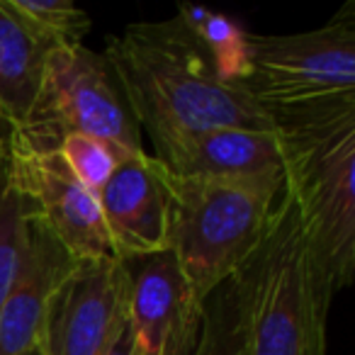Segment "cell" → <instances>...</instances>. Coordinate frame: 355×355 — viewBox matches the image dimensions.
Returning a JSON list of instances; mask_svg holds the SVG:
<instances>
[{
  "label": "cell",
  "mask_w": 355,
  "mask_h": 355,
  "mask_svg": "<svg viewBox=\"0 0 355 355\" xmlns=\"http://www.w3.org/2000/svg\"><path fill=\"white\" fill-rule=\"evenodd\" d=\"M73 266L66 248L32 219L22 266L0 304V355H30L40 345L49 302Z\"/></svg>",
  "instance_id": "cell-12"
},
{
  "label": "cell",
  "mask_w": 355,
  "mask_h": 355,
  "mask_svg": "<svg viewBox=\"0 0 355 355\" xmlns=\"http://www.w3.org/2000/svg\"><path fill=\"white\" fill-rule=\"evenodd\" d=\"M51 49L8 0H0V124L6 132L17 129L30 114Z\"/></svg>",
  "instance_id": "cell-13"
},
{
  "label": "cell",
  "mask_w": 355,
  "mask_h": 355,
  "mask_svg": "<svg viewBox=\"0 0 355 355\" xmlns=\"http://www.w3.org/2000/svg\"><path fill=\"white\" fill-rule=\"evenodd\" d=\"M127 324V270L119 258L76 263L46 309L44 355H105Z\"/></svg>",
  "instance_id": "cell-8"
},
{
  "label": "cell",
  "mask_w": 355,
  "mask_h": 355,
  "mask_svg": "<svg viewBox=\"0 0 355 355\" xmlns=\"http://www.w3.org/2000/svg\"><path fill=\"white\" fill-rule=\"evenodd\" d=\"M119 261L168 251V193L151 153H129L95 193Z\"/></svg>",
  "instance_id": "cell-10"
},
{
  "label": "cell",
  "mask_w": 355,
  "mask_h": 355,
  "mask_svg": "<svg viewBox=\"0 0 355 355\" xmlns=\"http://www.w3.org/2000/svg\"><path fill=\"white\" fill-rule=\"evenodd\" d=\"M8 134L40 151H56L71 134H90L124 153H144L141 132L124 105L107 61L88 46H56L49 51L30 114Z\"/></svg>",
  "instance_id": "cell-6"
},
{
  "label": "cell",
  "mask_w": 355,
  "mask_h": 355,
  "mask_svg": "<svg viewBox=\"0 0 355 355\" xmlns=\"http://www.w3.org/2000/svg\"><path fill=\"white\" fill-rule=\"evenodd\" d=\"M10 8L51 46H83L90 17L71 0H8Z\"/></svg>",
  "instance_id": "cell-16"
},
{
  "label": "cell",
  "mask_w": 355,
  "mask_h": 355,
  "mask_svg": "<svg viewBox=\"0 0 355 355\" xmlns=\"http://www.w3.org/2000/svg\"><path fill=\"white\" fill-rule=\"evenodd\" d=\"M151 156L178 178L285 185V156L277 132L214 129L171 141Z\"/></svg>",
  "instance_id": "cell-11"
},
{
  "label": "cell",
  "mask_w": 355,
  "mask_h": 355,
  "mask_svg": "<svg viewBox=\"0 0 355 355\" xmlns=\"http://www.w3.org/2000/svg\"><path fill=\"white\" fill-rule=\"evenodd\" d=\"M30 222V207L3 171L0 173V304L6 302L25 258Z\"/></svg>",
  "instance_id": "cell-15"
},
{
  "label": "cell",
  "mask_w": 355,
  "mask_h": 355,
  "mask_svg": "<svg viewBox=\"0 0 355 355\" xmlns=\"http://www.w3.org/2000/svg\"><path fill=\"white\" fill-rule=\"evenodd\" d=\"M127 270V329L139 355H193L202 306L171 251L122 261Z\"/></svg>",
  "instance_id": "cell-9"
},
{
  "label": "cell",
  "mask_w": 355,
  "mask_h": 355,
  "mask_svg": "<svg viewBox=\"0 0 355 355\" xmlns=\"http://www.w3.org/2000/svg\"><path fill=\"white\" fill-rule=\"evenodd\" d=\"M6 175L40 222L76 263L117 258L95 193L66 168L59 151H40L8 134Z\"/></svg>",
  "instance_id": "cell-7"
},
{
  "label": "cell",
  "mask_w": 355,
  "mask_h": 355,
  "mask_svg": "<svg viewBox=\"0 0 355 355\" xmlns=\"http://www.w3.org/2000/svg\"><path fill=\"white\" fill-rule=\"evenodd\" d=\"M56 151L61 153L66 168L78 178L90 193H98L110 180L117 163L124 156H129V153L119 151L114 144L90 137V134H71L59 144Z\"/></svg>",
  "instance_id": "cell-18"
},
{
  "label": "cell",
  "mask_w": 355,
  "mask_h": 355,
  "mask_svg": "<svg viewBox=\"0 0 355 355\" xmlns=\"http://www.w3.org/2000/svg\"><path fill=\"white\" fill-rule=\"evenodd\" d=\"M6 161H8V132L0 129V173L6 171Z\"/></svg>",
  "instance_id": "cell-20"
},
{
  "label": "cell",
  "mask_w": 355,
  "mask_h": 355,
  "mask_svg": "<svg viewBox=\"0 0 355 355\" xmlns=\"http://www.w3.org/2000/svg\"><path fill=\"white\" fill-rule=\"evenodd\" d=\"M285 156V190L306 243L334 290L355 272V105L275 122Z\"/></svg>",
  "instance_id": "cell-3"
},
{
  "label": "cell",
  "mask_w": 355,
  "mask_h": 355,
  "mask_svg": "<svg viewBox=\"0 0 355 355\" xmlns=\"http://www.w3.org/2000/svg\"><path fill=\"white\" fill-rule=\"evenodd\" d=\"M30 355H44V350H42V348H40V345H37V348H35V350H32V353H30Z\"/></svg>",
  "instance_id": "cell-21"
},
{
  "label": "cell",
  "mask_w": 355,
  "mask_h": 355,
  "mask_svg": "<svg viewBox=\"0 0 355 355\" xmlns=\"http://www.w3.org/2000/svg\"><path fill=\"white\" fill-rule=\"evenodd\" d=\"M0 129H6V127H3V124H0Z\"/></svg>",
  "instance_id": "cell-22"
},
{
  "label": "cell",
  "mask_w": 355,
  "mask_h": 355,
  "mask_svg": "<svg viewBox=\"0 0 355 355\" xmlns=\"http://www.w3.org/2000/svg\"><path fill=\"white\" fill-rule=\"evenodd\" d=\"M105 355H139V350H137V345H134V338H132V334H129L127 324H124V329L119 331L117 338L112 340V345L105 350Z\"/></svg>",
  "instance_id": "cell-19"
},
{
  "label": "cell",
  "mask_w": 355,
  "mask_h": 355,
  "mask_svg": "<svg viewBox=\"0 0 355 355\" xmlns=\"http://www.w3.org/2000/svg\"><path fill=\"white\" fill-rule=\"evenodd\" d=\"M161 175L168 193V251L205 302L261 246L282 188L178 178L163 166Z\"/></svg>",
  "instance_id": "cell-4"
},
{
  "label": "cell",
  "mask_w": 355,
  "mask_h": 355,
  "mask_svg": "<svg viewBox=\"0 0 355 355\" xmlns=\"http://www.w3.org/2000/svg\"><path fill=\"white\" fill-rule=\"evenodd\" d=\"M105 61L153 151L214 129L277 132L239 83H227L183 22H137L110 37Z\"/></svg>",
  "instance_id": "cell-1"
},
{
  "label": "cell",
  "mask_w": 355,
  "mask_h": 355,
  "mask_svg": "<svg viewBox=\"0 0 355 355\" xmlns=\"http://www.w3.org/2000/svg\"><path fill=\"white\" fill-rule=\"evenodd\" d=\"M178 20L190 30L227 83H239L246 71L248 32L239 20L200 6H180Z\"/></svg>",
  "instance_id": "cell-14"
},
{
  "label": "cell",
  "mask_w": 355,
  "mask_h": 355,
  "mask_svg": "<svg viewBox=\"0 0 355 355\" xmlns=\"http://www.w3.org/2000/svg\"><path fill=\"white\" fill-rule=\"evenodd\" d=\"M193 355H243L232 282H224L205 300L202 329Z\"/></svg>",
  "instance_id": "cell-17"
},
{
  "label": "cell",
  "mask_w": 355,
  "mask_h": 355,
  "mask_svg": "<svg viewBox=\"0 0 355 355\" xmlns=\"http://www.w3.org/2000/svg\"><path fill=\"white\" fill-rule=\"evenodd\" d=\"M243 90L272 122L355 105V6L300 35H248Z\"/></svg>",
  "instance_id": "cell-5"
},
{
  "label": "cell",
  "mask_w": 355,
  "mask_h": 355,
  "mask_svg": "<svg viewBox=\"0 0 355 355\" xmlns=\"http://www.w3.org/2000/svg\"><path fill=\"white\" fill-rule=\"evenodd\" d=\"M229 282L243 355H326V319L336 290L306 243L285 185L261 246Z\"/></svg>",
  "instance_id": "cell-2"
}]
</instances>
